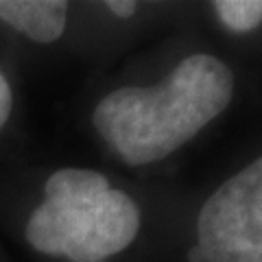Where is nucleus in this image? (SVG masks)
Masks as SVG:
<instances>
[{"mask_svg":"<svg viewBox=\"0 0 262 262\" xmlns=\"http://www.w3.org/2000/svg\"><path fill=\"white\" fill-rule=\"evenodd\" d=\"M186 258H188V262H206V258H203V251L196 247V245H194L190 251H188V256H186Z\"/></svg>","mask_w":262,"mask_h":262,"instance_id":"6e6552de","label":"nucleus"},{"mask_svg":"<svg viewBox=\"0 0 262 262\" xmlns=\"http://www.w3.org/2000/svg\"><path fill=\"white\" fill-rule=\"evenodd\" d=\"M196 236L206 262H262V155L208 196Z\"/></svg>","mask_w":262,"mask_h":262,"instance_id":"7ed1b4c3","label":"nucleus"},{"mask_svg":"<svg viewBox=\"0 0 262 262\" xmlns=\"http://www.w3.org/2000/svg\"><path fill=\"white\" fill-rule=\"evenodd\" d=\"M214 9L223 27L232 33H249L262 24V0H219Z\"/></svg>","mask_w":262,"mask_h":262,"instance_id":"39448f33","label":"nucleus"},{"mask_svg":"<svg viewBox=\"0 0 262 262\" xmlns=\"http://www.w3.org/2000/svg\"><path fill=\"white\" fill-rule=\"evenodd\" d=\"M140 232V210L127 192L92 168H59L46 179L44 201L24 236L35 251L70 262H105Z\"/></svg>","mask_w":262,"mask_h":262,"instance_id":"f03ea898","label":"nucleus"},{"mask_svg":"<svg viewBox=\"0 0 262 262\" xmlns=\"http://www.w3.org/2000/svg\"><path fill=\"white\" fill-rule=\"evenodd\" d=\"M11 110H13V92H11V85L7 81V77L0 72V131L9 122Z\"/></svg>","mask_w":262,"mask_h":262,"instance_id":"423d86ee","label":"nucleus"},{"mask_svg":"<svg viewBox=\"0 0 262 262\" xmlns=\"http://www.w3.org/2000/svg\"><path fill=\"white\" fill-rule=\"evenodd\" d=\"M0 22L37 44L57 42L68 22L63 0H0Z\"/></svg>","mask_w":262,"mask_h":262,"instance_id":"20e7f679","label":"nucleus"},{"mask_svg":"<svg viewBox=\"0 0 262 262\" xmlns=\"http://www.w3.org/2000/svg\"><path fill=\"white\" fill-rule=\"evenodd\" d=\"M105 7L118 18H131L138 9V5L131 3V0H110V3H105Z\"/></svg>","mask_w":262,"mask_h":262,"instance_id":"0eeeda50","label":"nucleus"},{"mask_svg":"<svg viewBox=\"0 0 262 262\" xmlns=\"http://www.w3.org/2000/svg\"><path fill=\"white\" fill-rule=\"evenodd\" d=\"M234 75L212 55H190L155 85L118 88L94 107L105 144L129 166L160 162L232 103Z\"/></svg>","mask_w":262,"mask_h":262,"instance_id":"f257e3e1","label":"nucleus"}]
</instances>
